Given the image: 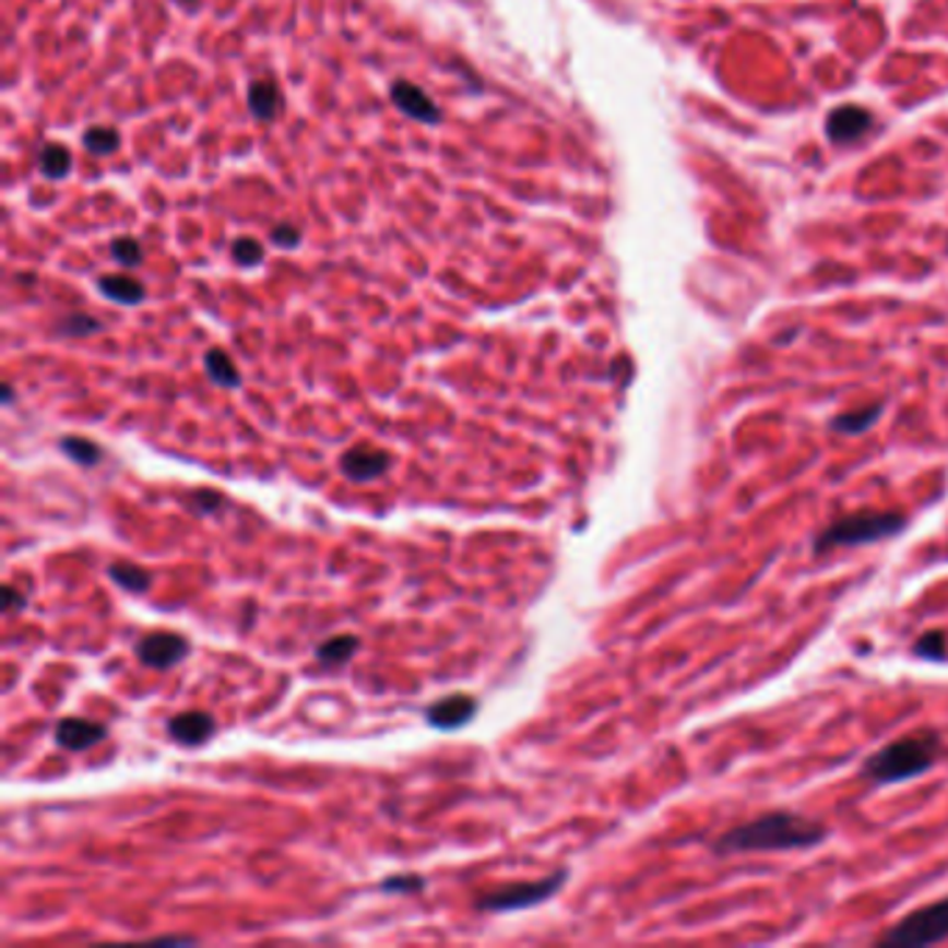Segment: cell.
Listing matches in <instances>:
<instances>
[{
	"mask_svg": "<svg viewBox=\"0 0 948 948\" xmlns=\"http://www.w3.org/2000/svg\"><path fill=\"white\" fill-rule=\"evenodd\" d=\"M826 840V829L795 813H771L734 826L712 843L718 854H751V851H798Z\"/></svg>",
	"mask_w": 948,
	"mask_h": 948,
	"instance_id": "obj_1",
	"label": "cell"
},
{
	"mask_svg": "<svg viewBox=\"0 0 948 948\" xmlns=\"http://www.w3.org/2000/svg\"><path fill=\"white\" fill-rule=\"evenodd\" d=\"M943 754L940 734L932 728H921L887 743L876 754H870L863 765V777L874 784H896L910 782L915 777H924L932 771Z\"/></svg>",
	"mask_w": 948,
	"mask_h": 948,
	"instance_id": "obj_2",
	"label": "cell"
},
{
	"mask_svg": "<svg viewBox=\"0 0 948 948\" xmlns=\"http://www.w3.org/2000/svg\"><path fill=\"white\" fill-rule=\"evenodd\" d=\"M906 529V518L901 512H885V509H863L832 520L823 532L815 537V554H826L834 548H854V545H870L879 540L896 537Z\"/></svg>",
	"mask_w": 948,
	"mask_h": 948,
	"instance_id": "obj_3",
	"label": "cell"
},
{
	"mask_svg": "<svg viewBox=\"0 0 948 948\" xmlns=\"http://www.w3.org/2000/svg\"><path fill=\"white\" fill-rule=\"evenodd\" d=\"M948 940V899L935 901L929 906L910 912L901 917L893 929L881 935V946H935V943Z\"/></svg>",
	"mask_w": 948,
	"mask_h": 948,
	"instance_id": "obj_4",
	"label": "cell"
},
{
	"mask_svg": "<svg viewBox=\"0 0 948 948\" xmlns=\"http://www.w3.org/2000/svg\"><path fill=\"white\" fill-rule=\"evenodd\" d=\"M568 879V870H557V874L545 876L543 881H526V885H509L501 890H493V893L482 896L478 906L489 912H514V910H529V906L543 904L545 899L557 893L559 887Z\"/></svg>",
	"mask_w": 948,
	"mask_h": 948,
	"instance_id": "obj_5",
	"label": "cell"
},
{
	"mask_svg": "<svg viewBox=\"0 0 948 948\" xmlns=\"http://www.w3.org/2000/svg\"><path fill=\"white\" fill-rule=\"evenodd\" d=\"M134 654L142 665L156 667V671H170L190 654V640L183 635H176V631H151V635H145L137 642Z\"/></svg>",
	"mask_w": 948,
	"mask_h": 948,
	"instance_id": "obj_6",
	"label": "cell"
},
{
	"mask_svg": "<svg viewBox=\"0 0 948 948\" xmlns=\"http://www.w3.org/2000/svg\"><path fill=\"white\" fill-rule=\"evenodd\" d=\"M870 129H874V115L865 106L843 104L826 117V137L838 145H851V142L863 140Z\"/></svg>",
	"mask_w": 948,
	"mask_h": 948,
	"instance_id": "obj_7",
	"label": "cell"
},
{
	"mask_svg": "<svg viewBox=\"0 0 948 948\" xmlns=\"http://www.w3.org/2000/svg\"><path fill=\"white\" fill-rule=\"evenodd\" d=\"M392 459L387 451L370 446H354L340 459V471L351 478V482H374V478L384 476L390 471Z\"/></svg>",
	"mask_w": 948,
	"mask_h": 948,
	"instance_id": "obj_8",
	"label": "cell"
},
{
	"mask_svg": "<svg viewBox=\"0 0 948 948\" xmlns=\"http://www.w3.org/2000/svg\"><path fill=\"white\" fill-rule=\"evenodd\" d=\"M476 710H478L476 698L465 696V692H453V696L440 698V701H435L431 707H428L426 721L428 726L453 732V728L465 726L467 721H473Z\"/></svg>",
	"mask_w": 948,
	"mask_h": 948,
	"instance_id": "obj_9",
	"label": "cell"
},
{
	"mask_svg": "<svg viewBox=\"0 0 948 948\" xmlns=\"http://www.w3.org/2000/svg\"><path fill=\"white\" fill-rule=\"evenodd\" d=\"M106 726L95 721H86V718H64V721L56 723V743L68 751H86V748L98 746L106 740Z\"/></svg>",
	"mask_w": 948,
	"mask_h": 948,
	"instance_id": "obj_10",
	"label": "cell"
},
{
	"mask_svg": "<svg viewBox=\"0 0 948 948\" xmlns=\"http://www.w3.org/2000/svg\"><path fill=\"white\" fill-rule=\"evenodd\" d=\"M167 732H170L173 740H178L181 746H203L206 740H212L214 732H217V723L209 712H181V715H173L167 721Z\"/></svg>",
	"mask_w": 948,
	"mask_h": 948,
	"instance_id": "obj_11",
	"label": "cell"
},
{
	"mask_svg": "<svg viewBox=\"0 0 948 948\" xmlns=\"http://www.w3.org/2000/svg\"><path fill=\"white\" fill-rule=\"evenodd\" d=\"M392 104L404 111L406 117L420 122H440V106L428 98L420 86H415L412 81H395L390 92Z\"/></svg>",
	"mask_w": 948,
	"mask_h": 948,
	"instance_id": "obj_12",
	"label": "cell"
},
{
	"mask_svg": "<svg viewBox=\"0 0 948 948\" xmlns=\"http://www.w3.org/2000/svg\"><path fill=\"white\" fill-rule=\"evenodd\" d=\"M98 289L106 298L126 306H134L145 300V287H142L140 282H134V279H129V275H104L98 282Z\"/></svg>",
	"mask_w": 948,
	"mask_h": 948,
	"instance_id": "obj_13",
	"label": "cell"
},
{
	"mask_svg": "<svg viewBox=\"0 0 948 948\" xmlns=\"http://www.w3.org/2000/svg\"><path fill=\"white\" fill-rule=\"evenodd\" d=\"M203 365H206V376L217 387H226V390H237L239 381H242V379H239L237 365H234L232 356H228L226 351L212 348L206 354V359H203Z\"/></svg>",
	"mask_w": 948,
	"mask_h": 948,
	"instance_id": "obj_14",
	"label": "cell"
},
{
	"mask_svg": "<svg viewBox=\"0 0 948 948\" xmlns=\"http://www.w3.org/2000/svg\"><path fill=\"white\" fill-rule=\"evenodd\" d=\"M248 106L259 120H273L282 100H279V90L270 81H253L251 92H248Z\"/></svg>",
	"mask_w": 948,
	"mask_h": 948,
	"instance_id": "obj_15",
	"label": "cell"
},
{
	"mask_svg": "<svg viewBox=\"0 0 948 948\" xmlns=\"http://www.w3.org/2000/svg\"><path fill=\"white\" fill-rule=\"evenodd\" d=\"M109 579L115 581L117 588L129 590V593H145L151 588V573L140 565L131 562H111L109 565Z\"/></svg>",
	"mask_w": 948,
	"mask_h": 948,
	"instance_id": "obj_16",
	"label": "cell"
},
{
	"mask_svg": "<svg viewBox=\"0 0 948 948\" xmlns=\"http://www.w3.org/2000/svg\"><path fill=\"white\" fill-rule=\"evenodd\" d=\"M879 417H881V404H868L863 406V410L840 415L838 420H832V428L834 431H843V435H863V431H868Z\"/></svg>",
	"mask_w": 948,
	"mask_h": 948,
	"instance_id": "obj_17",
	"label": "cell"
},
{
	"mask_svg": "<svg viewBox=\"0 0 948 948\" xmlns=\"http://www.w3.org/2000/svg\"><path fill=\"white\" fill-rule=\"evenodd\" d=\"M356 649H359V640L354 635L329 637L318 649V662L320 665H345Z\"/></svg>",
	"mask_w": 948,
	"mask_h": 948,
	"instance_id": "obj_18",
	"label": "cell"
},
{
	"mask_svg": "<svg viewBox=\"0 0 948 948\" xmlns=\"http://www.w3.org/2000/svg\"><path fill=\"white\" fill-rule=\"evenodd\" d=\"M61 451L84 467L98 465L100 457H104L100 446H95L92 440H84V437H64V440H61Z\"/></svg>",
	"mask_w": 948,
	"mask_h": 948,
	"instance_id": "obj_19",
	"label": "cell"
},
{
	"mask_svg": "<svg viewBox=\"0 0 948 948\" xmlns=\"http://www.w3.org/2000/svg\"><path fill=\"white\" fill-rule=\"evenodd\" d=\"M39 165H43L45 176L54 178V181L64 178L70 173V153H68V147L48 145L43 153H39Z\"/></svg>",
	"mask_w": 948,
	"mask_h": 948,
	"instance_id": "obj_20",
	"label": "cell"
},
{
	"mask_svg": "<svg viewBox=\"0 0 948 948\" xmlns=\"http://www.w3.org/2000/svg\"><path fill=\"white\" fill-rule=\"evenodd\" d=\"M84 145L86 151H92L95 156H106V153L117 151V145H120V134H117L115 129H106V126H95V129H90L84 134Z\"/></svg>",
	"mask_w": 948,
	"mask_h": 948,
	"instance_id": "obj_21",
	"label": "cell"
},
{
	"mask_svg": "<svg viewBox=\"0 0 948 948\" xmlns=\"http://www.w3.org/2000/svg\"><path fill=\"white\" fill-rule=\"evenodd\" d=\"M111 257L120 264H126V268H134V264L142 262V248L134 237H117L111 242Z\"/></svg>",
	"mask_w": 948,
	"mask_h": 948,
	"instance_id": "obj_22",
	"label": "cell"
},
{
	"mask_svg": "<svg viewBox=\"0 0 948 948\" xmlns=\"http://www.w3.org/2000/svg\"><path fill=\"white\" fill-rule=\"evenodd\" d=\"M912 651H915L917 656H924V660H943L948 651L946 635H940V631H929V635H924L915 642V649Z\"/></svg>",
	"mask_w": 948,
	"mask_h": 948,
	"instance_id": "obj_23",
	"label": "cell"
},
{
	"mask_svg": "<svg viewBox=\"0 0 948 948\" xmlns=\"http://www.w3.org/2000/svg\"><path fill=\"white\" fill-rule=\"evenodd\" d=\"M232 253H234V259H237L239 264H245V268H253V264L262 262L264 248L257 242V239L242 237V239H237V242H234Z\"/></svg>",
	"mask_w": 948,
	"mask_h": 948,
	"instance_id": "obj_24",
	"label": "cell"
},
{
	"mask_svg": "<svg viewBox=\"0 0 948 948\" xmlns=\"http://www.w3.org/2000/svg\"><path fill=\"white\" fill-rule=\"evenodd\" d=\"M426 887V879L417 874H404V876H390V879L381 881V890L384 893H417Z\"/></svg>",
	"mask_w": 948,
	"mask_h": 948,
	"instance_id": "obj_25",
	"label": "cell"
},
{
	"mask_svg": "<svg viewBox=\"0 0 948 948\" xmlns=\"http://www.w3.org/2000/svg\"><path fill=\"white\" fill-rule=\"evenodd\" d=\"M104 325H100V320L90 318V315H73V318L68 320V323L61 325V331L70 336H86V334H95V331H100Z\"/></svg>",
	"mask_w": 948,
	"mask_h": 948,
	"instance_id": "obj_26",
	"label": "cell"
},
{
	"mask_svg": "<svg viewBox=\"0 0 948 948\" xmlns=\"http://www.w3.org/2000/svg\"><path fill=\"white\" fill-rule=\"evenodd\" d=\"M273 242L279 248H295L300 242V232L295 226H279L273 232Z\"/></svg>",
	"mask_w": 948,
	"mask_h": 948,
	"instance_id": "obj_27",
	"label": "cell"
},
{
	"mask_svg": "<svg viewBox=\"0 0 948 948\" xmlns=\"http://www.w3.org/2000/svg\"><path fill=\"white\" fill-rule=\"evenodd\" d=\"M3 593H7V612H9V615H12V612H17V609H23L25 599L17 593V590H14V588H3Z\"/></svg>",
	"mask_w": 948,
	"mask_h": 948,
	"instance_id": "obj_28",
	"label": "cell"
},
{
	"mask_svg": "<svg viewBox=\"0 0 948 948\" xmlns=\"http://www.w3.org/2000/svg\"><path fill=\"white\" fill-rule=\"evenodd\" d=\"M3 401H7V404H12V387H3Z\"/></svg>",
	"mask_w": 948,
	"mask_h": 948,
	"instance_id": "obj_29",
	"label": "cell"
},
{
	"mask_svg": "<svg viewBox=\"0 0 948 948\" xmlns=\"http://www.w3.org/2000/svg\"><path fill=\"white\" fill-rule=\"evenodd\" d=\"M183 3H192V0H183Z\"/></svg>",
	"mask_w": 948,
	"mask_h": 948,
	"instance_id": "obj_30",
	"label": "cell"
}]
</instances>
